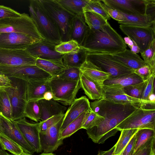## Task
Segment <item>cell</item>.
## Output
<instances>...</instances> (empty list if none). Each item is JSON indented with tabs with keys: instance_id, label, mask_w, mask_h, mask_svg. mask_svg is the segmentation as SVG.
Returning <instances> with one entry per match:
<instances>
[{
	"instance_id": "obj_1",
	"label": "cell",
	"mask_w": 155,
	"mask_h": 155,
	"mask_svg": "<svg viewBox=\"0 0 155 155\" xmlns=\"http://www.w3.org/2000/svg\"><path fill=\"white\" fill-rule=\"evenodd\" d=\"M91 110L96 114L94 120L86 130L88 137L95 143H104L118 131L116 127L140 104H120L101 99L90 103Z\"/></svg>"
},
{
	"instance_id": "obj_2",
	"label": "cell",
	"mask_w": 155,
	"mask_h": 155,
	"mask_svg": "<svg viewBox=\"0 0 155 155\" xmlns=\"http://www.w3.org/2000/svg\"><path fill=\"white\" fill-rule=\"evenodd\" d=\"M81 46L87 51L110 54L127 48L123 38L108 22L100 30L89 28Z\"/></svg>"
},
{
	"instance_id": "obj_3",
	"label": "cell",
	"mask_w": 155,
	"mask_h": 155,
	"mask_svg": "<svg viewBox=\"0 0 155 155\" xmlns=\"http://www.w3.org/2000/svg\"><path fill=\"white\" fill-rule=\"evenodd\" d=\"M30 17L39 33L46 40L57 45L62 42L59 32L48 15L40 0L29 1Z\"/></svg>"
},
{
	"instance_id": "obj_4",
	"label": "cell",
	"mask_w": 155,
	"mask_h": 155,
	"mask_svg": "<svg viewBox=\"0 0 155 155\" xmlns=\"http://www.w3.org/2000/svg\"><path fill=\"white\" fill-rule=\"evenodd\" d=\"M46 13L57 27L62 42L70 40L71 22L75 16L63 8L56 0H40Z\"/></svg>"
},
{
	"instance_id": "obj_5",
	"label": "cell",
	"mask_w": 155,
	"mask_h": 155,
	"mask_svg": "<svg viewBox=\"0 0 155 155\" xmlns=\"http://www.w3.org/2000/svg\"><path fill=\"white\" fill-rule=\"evenodd\" d=\"M12 32L26 35L40 41L45 39L32 18L25 13L21 14L19 17L0 19V33Z\"/></svg>"
},
{
	"instance_id": "obj_6",
	"label": "cell",
	"mask_w": 155,
	"mask_h": 155,
	"mask_svg": "<svg viewBox=\"0 0 155 155\" xmlns=\"http://www.w3.org/2000/svg\"><path fill=\"white\" fill-rule=\"evenodd\" d=\"M9 78L12 87L5 90L10 100L12 120L15 121L25 117L24 111L27 103V82L21 79Z\"/></svg>"
},
{
	"instance_id": "obj_7",
	"label": "cell",
	"mask_w": 155,
	"mask_h": 155,
	"mask_svg": "<svg viewBox=\"0 0 155 155\" xmlns=\"http://www.w3.org/2000/svg\"><path fill=\"white\" fill-rule=\"evenodd\" d=\"M118 131L124 129L148 128L155 130V109L145 106L136 108L115 127Z\"/></svg>"
},
{
	"instance_id": "obj_8",
	"label": "cell",
	"mask_w": 155,
	"mask_h": 155,
	"mask_svg": "<svg viewBox=\"0 0 155 155\" xmlns=\"http://www.w3.org/2000/svg\"><path fill=\"white\" fill-rule=\"evenodd\" d=\"M53 99L65 105H71L81 87L79 80L68 81L54 77L49 80Z\"/></svg>"
},
{
	"instance_id": "obj_9",
	"label": "cell",
	"mask_w": 155,
	"mask_h": 155,
	"mask_svg": "<svg viewBox=\"0 0 155 155\" xmlns=\"http://www.w3.org/2000/svg\"><path fill=\"white\" fill-rule=\"evenodd\" d=\"M86 60L102 71L114 77L134 72V71L115 59L109 54L100 53L87 51Z\"/></svg>"
},
{
	"instance_id": "obj_10",
	"label": "cell",
	"mask_w": 155,
	"mask_h": 155,
	"mask_svg": "<svg viewBox=\"0 0 155 155\" xmlns=\"http://www.w3.org/2000/svg\"><path fill=\"white\" fill-rule=\"evenodd\" d=\"M0 74L26 81H48L52 78L50 74L36 65L0 66Z\"/></svg>"
},
{
	"instance_id": "obj_11",
	"label": "cell",
	"mask_w": 155,
	"mask_h": 155,
	"mask_svg": "<svg viewBox=\"0 0 155 155\" xmlns=\"http://www.w3.org/2000/svg\"><path fill=\"white\" fill-rule=\"evenodd\" d=\"M119 28L139 47L140 53L146 50L155 39V25L141 27L120 25Z\"/></svg>"
},
{
	"instance_id": "obj_12",
	"label": "cell",
	"mask_w": 155,
	"mask_h": 155,
	"mask_svg": "<svg viewBox=\"0 0 155 155\" xmlns=\"http://www.w3.org/2000/svg\"><path fill=\"white\" fill-rule=\"evenodd\" d=\"M36 59L26 49H12L0 48V66L35 65Z\"/></svg>"
},
{
	"instance_id": "obj_13",
	"label": "cell",
	"mask_w": 155,
	"mask_h": 155,
	"mask_svg": "<svg viewBox=\"0 0 155 155\" xmlns=\"http://www.w3.org/2000/svg\"><path fill=\"white\" fill-rule=\"evenodd\" d=\"M0 132L18 143L24 152L31 154L35 152L23 136L15 121L8 118L1 113H0Z\"/></svg>"
},
{
	"instance_id": "obj_14",
	"label": "cell",
	"mask_w": 155,
	"mask_h": 155,
	"mask_svg": "<svg viewBox=\"0 0 155 155\" xmlns=\"http://www.w3.org/2000/svg\"><path fill=\"white\" fill-rule=\"evenodd\" d=\"M64 115L57 123L46 131L40 132L41 146L44 153H52L63 144V140H59V137Z\"/></svg>"
},
{
	"instance_id": "obj_15",
	"label": "cell",
	"mask_w": 155,
	"mask_h": 155,
	"mask_svg": "<svg viewBox=\"0 0 155 155\" xmlns=\"http://www.w3.org/2000/svg\"><path fill=\"white\" fill-rule=\"evenodd\" d=\"M148 0H102L101 2L122 13L130 15L146 14Z\"/></svg>"
},
{
	"instance_id": "obj_16",
	"label": "cell",
	"mask_w": 155,
	"mask_h": 155,
	"mask_svg": "<svg viewBox=\"0 0 155 155\" xmlns=\"http://www.w3.org/2000/svg\"><path fill=\"white\" fill-rule=\"evenodd\" d=\"M41 41L29 35L16 33L0 34V48L12 49H25Z\"/></svg>"
},
{
	"instance_id": "obj_17",
	"label": "cell",
	"mask_w": 155,
	"mask_h": 155,
	"mask_svg": "<svg viewBox=\"0 0 155 155\" xmlns=\"http://www.w3.org/2000/svg\"><path fill=\"white\" fill-rule=\"evenodd\" d=\"M102 99L120 104H140L143 105L155 106V103L149 101L140 99L126 94L123 88L109 87L103 85Z\"/></svg>"
},
{
	"instance_id": "obj_18",
	"label": "cell",
	"mask_w": 155,
	"mask_h": 155,
	"mask_svg": "<svg viewBox=\"0 0 155 155\" xmlns=\"http://www.w3.org/2000/svg\"><path fill=\"white\" fill-rule=\"evenodd\" d=\"M15 122L23 136L35 152L37 153L41 152L38 123H29L25 117L15 120Z\"/></svg>"
},
{
	"instance_id": "obj_19",
	"label": "cell",
	"mask_w": 155,
	"mask_h": 155,
	"mask_svg": "<svg viewBox=\"0 0 155 155\" xmlns=\"http://www.w3.org/2000/svg\"><path fill=\"white\" fill-rule=\"evenodd\" d=\"M57 45L43 39L28 47V52L37 59L44 60L62 59L64 55L57 52L55 49Z\"/></svg>"
},
{
	"instance_id": "obj_20",
	"label": "cell",
	"mask_w": 155,
	"mask_h": 155,
	"mask_svg": "<svg viewBox=\"0 0 155 155\" xmlns=\"http://www.w3.org/2000/svg\"><path fill=\"white\" fill-rule=\"evenodd\" d=\"M71 105L65 113L60 132L82 113L91 110L90 103L85 96L75 99Z\"/></svg>"
},
{
	"instance_id": "obj_21",
	"label": "cell",
	"mask_w": 155,
	"mask_h": 155,
	"mask_svg": "<svg viewBox=\"0 0 155 155\" xmlns=\"http://www.w3.org/2000/svg\"><path fill=\"white\" fill-rule=\"evenodd\" d=\"M89 29L85 22L83 13L75 16L71 26L70 40L76 41L81 46Z\"/></svg>"
},
{
	"instance_id": "obj_22",
	"label": "cell",
	"mask_w": 155,
	"mask_h": 155,
	"mask_svg": "<svg viewBox=\"0 0 155 155\" xmlns=\"http://www.w3.org/2000/svg\"><path fill=\"white\" fill-rule=\"evenodd\" d=\"M48 80L26 81L27 102L43 99L45 92L51 91Z\"/></svg>"
},
{
	"instance_id": "obj_23",
	"label": "cell",
	"mask_w": 155,
	"mask_h": 155,
	"mask_svg": "<svg viewBox=\"0 0 155 155\" xmlns=\"http://www.w3.org/2000/svg\"><path fill=\"white\" fill-rule=\"evenodd\" d=\"M79 81L81 87L89 99L98 100L102 98L103 84L94 81L81 72Z\"/></svg>"
},
{
	"instance_id": "obj_24",
	"label": "cell",
	"mask_w": 155,
	"mask_h": 155,
	"mask_svg": "<svg viewBox=\"0 0 155 155\" xmlns=\"http://www.w3.org/2000/svg\"><path fill=\"white\" fill-rule=\"evenodd\" d=\"M110 54L115 59L134 71L146 65L138 55L127 48L122 51Z\"/></svg>"
},
{
	"instance_id": "obj_25",
	"label": "cell",
	"mask_w": 155,
	"mask_h": 155,
	"mask_svg": "<svg viewBox=\"0 0 155 155\" xmlns=\"http://www.w3.org/2000/svg\"><path fill=\"white\" fill-rule=\"evenodd\" d=\"M143 81L134 72L114 77H109L103 83L104 86L119 88L134 85Z\"/></svg>"
},
{
	"instance_id": "obj_26",
	"label": "cell",
	"mask_w": 155,
	"mask_h": 155,
	"mask_svg": "<svg viewBox=\"0 0 155 155\" xmlns=\"http://www.w3.org/2000/svg\"><path fill=\"white\" fill-rule=\"evenodd\" d=\"M40 110V120L44 121L53 116L64 114L67 107L54 100L41 99L38 101Z\"/></svg>"
},
{
	"instance_id": "obj_27",
	"label": "cell",
	"mask_w": 155,
	"mask_h": 155,
	"mask_svg": "<svg viewBox=\"0 0 155 155\" xmlns=\"http://www.w3.org/2000/svg\"><path fill=\"white\" fill-rule=\"evenodd\" d=\"M81 72L94 81L103 84L110 75L86 60L80 68Z\"/></svg>"
},
{
	"instance_id": "obj_28",
	"label": "cell",
	"mask_w": 155,
	"mask_h": 155,
	"mask_svg": "<svg viewBox=\"0 0 155 155\" xmlns=\"http://www.w3.org/2000/svg\"><path fill=\"white\" fill-rule=\"evenodd\" d=\"M35 65L50 74L52 77L57 76L67 67L62 59L44 60L37 58Z\"/></svg>"
},
{
	"instance_id": "obj_29",
	"label": "cell",
	"mask_w": 155,
	"mask_h": 155,
	"mask_svg": "<svg viewBox=\"0 0 155 155\" xmlns=\"http://www.w3.org/2000/svg\"><path fill=\"white\" fill-rule=\"evenodd\" d=\"M120 13L124 16V19L118 22L120 25L141 27L152 26L155 25V18L150 15L146 14L130 15Z\"/></svg>"
},
{
	"instance_id": "obj_30",
	"label": "cell",
	"mask_w": 155,
	"mask_h": 155,
	"mask_svg": "<svg viewBox=\"0 0 155 155\" xmlns=\"http://www.w3.org/2000/svg\"><path fill=\"white\" fill-rule=\"evenodd\" d=\"M86 50L80 46L78 51L64 54L62 60L64 65L67 67L80 68L86 61Z\"/></svg>"
},
{
	"instance_id": "obj_31",
	"label": "cell",
	"mask_w": 155,
	"mask_h": 155,
	"mask_svg": "<svg viewBox=\"0 0 155 155\" xmlns=\"http://www.w3.org/2000/svg\"><path fill=\"white\" fill-rule=\"evenodd\" d=\"M65 9L75 16L83 13L84 8L90 0H56Z\"/></svg>"
},
{
	"instance_id": "obj_32",
	"label": "cell",
	"mask_w": 155,
	"mask_h": 155,
	"mask_svg": "<svg viewBox=\"0 0 155 155\" xmlns=\"http://www.w3.org/2000/svg\"><path fill=\"white\" fill-rule=\"evenodd\" d=\"M83 13L85 22L90 29L100 30L108 22L101 15L94 12L88 11Z\"/></svg>"
},
{
	"instance_id": "obj_33",
	"label": "cell",
	"mask_w": 155,
	"mask_h": 155,
	"mask_svg": "<svg viewBox=\"0 0 155 155\" xmlns=\"http://www.w3.org/2000/svg\"><path fill=\"white\" fill-rule=\"evenodd\" d=\"M138 129H128L121 130L120 137L115 144L113 155H120L132 137Z\"/></svg>"
},
{
	"instance_id": "obj_34",
	"label": "cell",
	"mask_w": 155,
	"mask_h": 155,
	"mask_svg": "<svg viewBox=\"0 0 155 155\" xmlns=\"http://www.w3.org/2000/svg\"><path fill=\"white\" fill-rule=\"evenodd\" d=\"M153 137H155V130L148 128L138 129L135 134V142L130 155L133 154L140 147Z\"/></svg>"
},
{
	"instance_id": "obj_35",
	"label": "cell",
	"mask_w": 155,
	"mask_h": 155,
	"mask_svg": "<svg viewBox=\"0 0 155 155\" xmlns=\"http://www.w3.org/2000/svg\"><path fill=\"white\" fill-rule=\"evenodd\" d=\"M0 145L2 149L7 150L14 155H19L24 151L18 143L1 132L0 133Z\"/></svg>"
},
{
	"instance_id": "obj_36",
	"label": "cell",
	"mask_w": 155,
	"mask_h": 155,
	"mask_svg": "<svg viewBox=\"0 0 155 155\" xmlns=\"http://www.w3.org/2000/svg\"><path fill=\"white\" fill-rule=\"evenodd\" d=\"M86 112L82 113L60 132L59 140H63L66 138L70 137L78 130L81 129L83 120Z\"/></svg>"
},
{
	"instance_id": "obj_37",
	"label": "cell",
	"mask_w": 155,
	"mask_h": 155,
	"mask_svg": "<svg viewBox=\"0 0 155 155\" xmlns=\"http://www.w3.org/2000/svg\"><path fill=\"white\" fill-rule=\"evenodd\" d=\"M140 53L146 65L150 68L152 74L155 75V40L146 50Z\"/></svg>"
},
{
	"instance_id": "obj_38",
	"label": "cell",
	"mask_w": 155,
	"mask_h": 155,
	"mask_svg": "<svg viewBox=\"0 0 155 155\" xmlns=\"http://www.w3.org/2000/svg\"><path fill=\"white\" fill-rule=\"evenodd\" d=\"M24 117L36 122L40 120V110L38 101L27 102L24 111Z\"/></svg>"
},
{
	"instance_id": "obj_39",
	"label": "cell",
	"mask_w": 155,
	"mask_h": 155,
	"mask_svg": "<svg viewBox=\"0 0 155 155\" xmlns=\"http://www.w3.org/2000/svg\"><path fill=\"white\" fill-rule=\"evenodd\" d=\"M88 11L98 14L107 21L110 18V17L103 7L100 0H90L83 10V13Z\"/></svg>"
},
{
	"instance_id": "obj_40",
	"label": "cell",
	"mask_w": 155,
	"mask_h": 155,
	"mask_svg": "<svg viewBox=\"0 0 155 155\" xmlns=\"http://www.w3.org/2000/svg\"><path fill=\"white\" fill-rule=\"evenodd\" d=\"M0 113L12 119V108L8 95L5 90L0 89Z\"/></svg>"
},
{
	"instance_id": "obj_41",
	"label": "cell",
	"mask_w": 155,
	"mask_h": 155,
	"mask_svg": "<svg viewBox=\"0 0 155 155\" xmlns=\"http://www.w3.org/2000/svg\"><path fill=\"white\" fill-rule=\"evenodd\" d=\"M146 81L125 87L123 88V90L127 95L134 98L141 99L146 84Z\"/></svg>"
},
{
	"instance_id": "obj_42",
	"label": "cell",
	"mask_w": 155,
	"mask_h": 155,
	"mask_svg": "<svg viewBox=\"0 0 155 155\" xmlns=\"http://www.w3.org/2000/svg\"><path fill=\"white\" fill-rule=\"evenodd\" d=\"M80 46L76 41L71 40L69 41L61 42L56 45L55 48L58 52L63 54L75 52L78 50Z\"/></svg>"
},
{
	"instance_id": "obj_43",
	"label": "cell",
	"mask_w": 155,
	"mask_h": 155,
	"mask_svg": "<svg viewBox=\"0 0 155 155\" xmlns=\"http://www.w3.org/2000/svg\"><path fill=\"white\" fill-rule=\"evenodd\" d=\"M81 73L79 68L67 67L55 77L68 81H77L80 80Z\"/></svg>"
},
{
	"instance_id": "obj_44",
	"label": "cell",
	"mask_w": 155,
	"mask_h": 155,
	"mask_svg": "<svg viewBox=\"0 0 155 155\" xmlns=\"http://www.w3.org/2000/svg\"><path fill=\"white\" fill-rule=\"evenodd\" d=\"M155 154V137L146 142L132 155H153Z\"/></svg>"
},
{
	"instance_id": "obj_45",
	"label": "cell",
	"mask_w": 155,
	"mask_h": 155,
	"mask_svg": "<svg viewBox=\"0 0 155 155\" xmlns=\"http://www.w3.org/2000/svg\"><path fill=\"white\" fill-rule=\"evenodd\" d=\"M65 114H59L53 116L44 121L38 123L40 132L45 131L49 127L57 123Z\"/></svg>"
},
{
	"instance_id": "obj_46",
	"label": "cell",
	"mask_w": 155,
	"mask_h": 155,
	"mask_svg": "<svg viewBox=\"0 0 155 155\" xmlns=\"http://www.w3.org/2000/svg\"><path fill=\"white\" fill-rule=\"evenodd\" d=\"M155 75L151 74L146 81V84L141 99L148 101V97L154 93V80Z\"/></svg>"
},
{
	"instance_id": "obj_47",
	"label": "cell",
	"mask_w": 155,
	"mask_h": 155,
	"mask_svg": "<svg viewBox=\"0 0 155 155\" xmlns=\"http://www.w3.org/2000/svg\"><path fill=\"white\" fill-rule=\"evenodd\" d=\"M102 6L110 17L118 22L122 21L124 19L123 15L119 11L102 2Z\"/></svg>"
},
{
	"instance_id": "obj_48",
	"label": "cell",
	"mask_w": 155,
	"mask_h": 155,
	"mask_svg": "<svg viewBox=\"0 0 155 155\" xmlns=\"http://www.w3.org/2000/svg\"><path fill=\"white\" fill-rule=\"evenodd\" d=\"M21 14L10 7L0 5V19L5 18L18 17Z\"/></svg>"
},
{
	"instance_id": "obj_49",
	"label": "cell",
	"mask_w": 155,
	"mask_h": 155,
	"mask_svg": "<svg viewBox=\"0 0 155 155\" xmlns=\"http://www.w3.org/2000/svg\"><path fill=\"white\" fill-rule=\"evenodd\" d=\"M96 114L91 110L86 112L84 117L81 129L86 130L92 124L96 117Z\"/></svg>"
},
{
	"instance_id": "obj_50",
	"label": "cell",
	"mask_w": 155,
	"mask_h": 155,
	"mask_svg": "<svg viewBox=\"0 0 155 155\" xmlns=\"http://www.w3.org/2000/svg\"><path fill=\"white\" fill-rule=\"evenodd\" d=\"M134 72L140 77L143 81L147 80L152 74L150 68L146 65L134 70Z\"/></svg>"
},
{
	"instance_id": "obj_51",
	"label": "cell",
	"mask_w": 155,
	"mask_h": 155,
	"mask_svg": "<svg viewBox=\"0 0 155 155\" xmlns=\"http://www.w3.org/2000/svg\"><path fill=\"white\" fill-rule=\"evenodd\" d=\"M125 43L127 45L130 49V51L133 53L137 54L140 52V50L137 44L128 37L124 38Z\"/></svg>"
},
{
	"instance_id": "obj_52",
	"label": "cell",
	"mask_w": 155,
	"mask_h": 155,
	"mask_svg": "<svg viewBox=\"0 0 155 155\" xmlns=\"http://www.w3.org/2000/svg\"><path fill=\"white\" fill-rule=\"evenodd\" d=\"M12 87L11 81L9 78L4 75L0 74V89L5 90Z\"/></svg>"
},
{
	"instance_id": "obj_53",
	"label": "cell",
	"mask_w": 155,
	"mask_h": 155,
	"mask_svg": "<svg viewBox=\"0 0 155 155\" xmlns=\"http://www.w3.org/2000/svg\"><path fill=\"white\" fill-rule=\"evenodd\" d=\"M146 14L155 18V0H148Z\"/></svg>"
},
{
	"instance_id": "obj_54",
	"label": "cell",
	"mask_w": 155,
	"mask_h": 155,
	"mask_svg": "<svg viewBox=\"0 0 155 155\" xmlns=\"http://www.w3.org/2000/svg\"><path fill=\"white\" fill-rule=\"evenodd\" d=\"M135 140V134L132 137L120 155H130L134 146Z\"/></svg>"
},
{
	"instance_id": "obj_55",
	"label": "cell",
	"mask_w": 155,
	"mask_h": 155,
	"mask_svg": "<svg viewBox=\"0 0 155 155\" xmlns=\"http://www.w3.org/2000/svg\"><path fill=\"white\" fill-rule=\"evenodd\" d=\"M115 145L109 150L104 151H100L97 155H113V153L115 149Z\"/></svg>"
},
{
	"instance_id": "obj_56",
	"label": "cell",
	"mask_w": 155,
	"mask_h": 155,
	"mask_svg": "<svg viewBox=\"0 0 155 155\" xmlns=\"http://www.w3.org/2000/svg\"><path fill=\"white\" fill-rule=\"evenodd\" d=\"M53 95L51 91H47L44 94L43 99L50 100L53 99Z\"/></svg>"
},
{
	"instance_id": "obj_57",
	"label": "cell",
	"mask_w": 155,
	"mask_h": 155,
	"mask_svg": "<svg viewBox=\"0 0 155 155\" xmlns=\"http://www.w3.org/2000/svg\"><path fill=\"white\" fill-rule=\"evenodd\" d=\"M148 101L153 103H155V95L154 93L150 94L148 97Z\"/></svg>"
},
{
	"instance_id": "obj_58",
	"label": "cell",
	"mask_w": 155,
	"mask_h": 155,
	"mask_svg": "<svg viewBox=\"0 0 155 155\" xmlns=\"http://www.w3.org/2000/svg\"><path fill=\"white\" fill-rule=\"evenodd\" d=\"M0 155H14L12 154H10L2 149H0Z\"/></svg>"
},
{
	"instance_id": "obj_59",
	"label": "cell",
	"mask_w": 155,
	"mask_h": 155,
	"mask_svg": "<svg viewBox=\"0 0 155 155\" xmlns=\"http://www.w3.org/2000/svg\"><path fill=\"white\" fill-rule=\"evenodd\" d=\"M39 155H55L53 153H42L41 154H40Z\"/></svg>"
},
{
	"instance_id": "obj_60",
	"label": "cell",
	"mask_w": 155,
	"mask_h": 155,
	"mask_svg": "<svg viewBox=\"0 0 155 155\" xmlns=\"http://www.w3.org/2000/svg\"><path fill=\"white\" fill-rule=\"evenodd\" d=\"M19 155H33L32 154H31L27 153H26L23 151Z\"/></svg>"
},
{
	"instance_id": "obj_61",
	"label": "cell",
	"mask_w": 155,
	"mask_h": 155,
	"mask_svg": "<svg viewBox=\"0 0 155 155\" xmlns=\"http://www.w3.org/2000/svg\"><path fill=\"white\" fill-rule=\"evenodd\" d=\"M153 155H155V154Z\"/></svg>"
},
{
	"instance_id": "obj_62",
	"label": "cell",
	"mask_w": 155,
	"mask_h": 155,
	"mask_svg": "<svg viewBox=\"0 0 155 155\" xmlns=\"http://www.w3.org/2000/svg\"></svg>"
},
{
	"instance_id": "obj_63",
	"label": "cell",
	"mask_w": 155,
	"mask_h": 155,
	"mask_svg": "<svg viewBox=\"0 0 155 155\" xmlns=\"http://www.w3.org/2000/svg\"></svg>"
},
{
	"instance_id": "obj_64",
	"label": "cell",
	"mask_w": 155,
	"mask_h": 155,
	"mask_svg": "<svg viewBox=\"0 0 155 155\" xmlns=\"http://www.w3.org/2000/svg\"></svg>"
}]
</instances>
